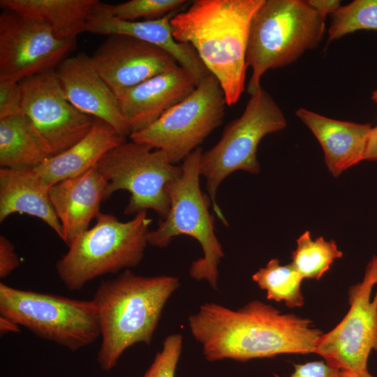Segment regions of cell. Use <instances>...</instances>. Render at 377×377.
Segmentation results:
<instances>
[{
	"label": "cell",
	"instance_id": "obj_18",
	"mask_svg": "<svg viewBox=\"0 0 377 377\" xmlns=\"http://www.w3.org/2000/svg\"><path fill=\"white\" fill-rule=\"evenodd\" d=\"M107 185L106 179L94 167L50 187V201L62 228L61 239L68 246L87 230L91 221L101 213Z\"/></svg>",
	"mask_w": 377,
	"mask_h": 377
},
{
	"label": "cell",
	"instance_id": "obj_6",
	"mask_svg": "<svg viewBox=\"0 0 377 377\" xmlns=\"http://www.w3.org/2000/svg\"><path fill=\"white\" fill-rule=\"evenodd\" d=\"M202 153V149L198 147L183 161L181 176L168 188L170 200L168 213L156 228L149 230L148 243L164 248L179 235L196 239L203 256L192 263L189 275L195 280L206 281L217 290L219 265L225 254L209 210L211 200L200 186Z\"/></svg>",
	"mask_w": 377,
	"mask_h": 377
},
{
	"label": "cell",
	"instance_id": "obj_14",
	"mask_svg": "<svg viewBox=\"0 0 377 377\" xmlns=\"http://www.w3.org/2000/svg\"><path fill=\"white\" fill-rule=\"evenodd\" d=\"M118 98L124 91L179 66L161 48L126 35H110L90 57Z\"/></svg>",
	"mask_w": 377,
	"mask_h": 377
},
{
	"label": "cell",
	"instance_id": "obj_26",
	"mask_svg": "<svg viewBox=\"0 0 377 377\" xmlns=\"http://www.w3.org/2000/svg\"><path fill=\"white\" fill-rule=\"evenodd\" d=\"M331 16L328 42L360 30L377 31V0H355Z\"/></svg>",
	"mask_w": 377,
	"mask_h": 377
},
{
	"label": "cell",
	"instance_id": "obj_31",
	"mask_svg": "<svg viewBox=\"0 0 377 377\" xmlns=\"http://www.w3.org/2000/svg\"><path fill=\"white\" fill-rule=\"evenodd\" d=\"M20 266L14 244L5 236H0V278L5 279Z\"/></svg>",
	"mask_w": 377,
	"mask_h": 377
},
{
	"label": "cell",
	"instance_id": "obj_32",
	"mask_svg": "<svg viewBox=\"0 0 377 377\" xmlns=\"http://www.w3.org/2000/svg\"><path fill=\"white\" fill-rule=\"evenodd\" d=\"M308 5L325 19L328 15H332L340 6L339 0H308Z\"/></svg>",
	"mask_w": 377,
	"mask_h": 377
},
{
	"label": "cell",
	"instance_id": "obj_11",
	"mask_svg": "<svg viewBox=\"0 0 377 377\" xmlns=\"http://www.w3.org/2000/svg\"><path fill=\"white\" fill-rule=\"evenodd\" d=\"M19 82L21 114L52 156L68 149L89 133L94 118L81 112L69 102L54 70Z\"/></svg>",
	"mask_w": 377,
	"mask_h": 377
},
{
	"label": "cell",
	"instance_id": "obj_29",
	"mask_svg": "<svg viewBox=\"0 0 377 377\" xmlns=\"http://www.w3.org/2000/svg\"><path fill=\"white\" fill-rule=\"evenodd\" d=\"M20 82L0 80V119L21 114Z\"/></svg>",
	"mask_w": 377,
	"mask_h": 377
},
{
	"label": "cell",
	"instance_id": "obj_1",
	"mask_svg": "<svg viewBox=\"0 0 377 377\" xmlns=\"http://www.w3.org/2000/svg\"><path fill=\"white\" fill-rule=\"evenodd\" d=\"M188 327L210 362L315 353L323 335L310 320L283 314L260 300L237 310L205 303L189 316Z\"/></svg>",
	"mask_w": 377,
	"mask_h": 377
},
{
	"label": "cell",
	"instance_id": "obj_34",
	"mask_svg": "<svg viewBox=\"0 0 377 377\" xmlns=\"http://www.w3.org/2000/svg\"><path fill=\"white\" fill-rule=\"evenodd\" d=\"M0 331L1 334H6L10 332H20V325L13 320L4 317L0 316Z\"/></svg>",
	"mask_w": 377,
	"mask_h": 377
},
{
	"label": "cell",
	"instance_id": "obj_22",
	"mask_svg": "<svg viewBox=\"0 0 377 377\" xmlns=\"http://www.w3.org/2000/svg\"><path fill=\"white\" fill-rule=\"evenodd\" d=\"M97 0H1L0 6L48 26L59 38L75 40L86 31Z\"/></svg>",
	"mask_w": 377,
	"mask_h": 377
},
{
	"label": "cell",
	"instance_id": "obj_21",
	"mask_svg": "<svg viewBox=\"0 0 377 377\" xmlns=\"http://www.w3.org/2000/svg\"><path fill=\"white\" fill-rule=\"evenodd\" d=\"M50 188L34 169H0V222L15 213L45 222L61 239V223L50 198Z\"/></svg>",
	"mask_w": 377,
	"mask_h": 377
},
{
	"label": "cell",
	"instance_id": "obj_5",
	"mask_svg": "<svg viewBox=\"0 0 377 377\" xmlns=\"http://www.w3.org/2000/svg\"><path fill=\"white\" fill-rule=\"evenodd\" d=\"M325 20L306 1L264 0L249 29L246 64L252 74L247 92L261 87L268 70L288 65L316 47L324 36Z\"/></svg>",
	"mask_w": 377,
	"mask_h": 377
},
{
	"label": "cell",
	"instance_id": "obj_3",
	"mask_svg": "<svg viewBox=\"0 0 377 377\" xmlns=\"http://www.w3.org/2000/svg\"><path fill=\"white\" fill-rule=\"evenodd\" d=\"M179 285L176 276H144L129 269L100 283L92 300L100 323L97 361L102 370L112 369L135 343H151L163 309Z\"/></svg>",
	"mask_w": 377,
	"mask_h": 377
},
{
	"label": "cell",
	"instance_id": "obj_33",
	"mask_svg": "<svg viewBox=\"0 0 377 377\" xmlns=\"http://www.w3.org/2000/svg\"><path fill=\"white\" fill-rule=\"evenodd\" d=\"M364 160L377 161V126L373 127L369 135Z\"/></svg>",
	"mask_w": 377,
	"mask_h": 377
},
{
	"label": "cell",
	"instance_id": "obj_17",
	"mask_svg": "<svg viewBox=\"0 0 377 377\" xmlns=\"http://www.w3.org/2000/svg\"><path fill=\"white\" fill-rule=\"evenodd\" d=\"M197 85L193 77L177 66L124 91L117 98L131 134L155 122Z\"/></svg>",
	"mask_w": 377,
	"mask_h": 377
},
{
	"label": "cell",
	"instance_id": "obj_12",
	"mask_svg": "<svg viewBox=\"0 0 377 377\" xmlns=\"http://www.w3.org/2000/svg\"><path fill=\"white\" fill-rule=\"evenodd\" d=\"M75 40L58 38L47 25L4 10L0 15V80L20 82L55 70Z\"/></svg>",
	"mask_w": 377,
	"mask_h": 377
},
{
	"label": "cell",
	"instance_id": "obj_2",
	"mask_svg": "<svg viewBox=\"0 0 377 377\" xmlns=\"http://www.w3.org/2000/svg\"><path fill=\"white\" fill-rule=\"evenodd\" d=\"M264 0H195L172 16L174 38L190 44L219 81L227 105L244 90L246 51L252 18Z\"/></svg>",
	"mask_w": 377,
	"mask_h": 377
},
{
	"label": "cell",
	"instance_id": "obj_9",
	"mask_svg": "<svg viewBox=\"0 0 377 377\" xmlns=\"http://www.w3.org/2000/svg\"><path fill=\"white\" fill-rule=\"evenodd\" d=\"M95 168L107 180L106 199L118 191L129 192L125 214L150 209L161 219L170 206L168 188L182 175V166L164 151L133 140L111 149Z\"/></svg>",
	"mask_w": 377,
	"mask_h": 377
},
{
	"label": "cell",
	"instance_id": "obj_25",
	"mask_svg": "<svg viewBox=\"0 0 377 377\" xmlns=\"http://www.w3.org/2000/svg\"><path fill=\"white\" fill-rule=\"evenodd\" d=\"M342 256L334 241H326L322 237L313 239L307 230L297 239L291 263L303 279L318 280L330 269L334 260Z\"/></svg>",
	"mask_w": 377,
	"mask_h": 377
},
{
	"label": "cell",
	"instance_id": "obj_16",
	"mask_svg": "<svg viewBox=\"0 0 377 377\" xmlns=\"http://www.w3.org/2000/svg\"><path fill=\"white\" fill-rule=\"evenodd\" d=\"M173 15L171 13L156 20H124L111 15L103 3L98 1L87 20L86 31L106 36H129L155 45L172 56L198 84L211 73L190 44L174 38L170 25Z\"/></svg>",
	"mask_w": 377,
	"mask_h": 377
},
{
	"label": "cell",
	"instance_id": "obj_35",
	"mask_svg": "<svg viewBox=\"0 0 377 377\" xmlns=\"http://www.w3.org/2000/svg\"><path fill=\"white\" fill-rule=\"evenodd\" d=\"M365 272L371 276L374 284H377V256L374 257L368 264Z\"/></svg>",
	"mask_w": 377,
	"mask_h": 377
},
{
	"label": "cell",
	"instance_id": "obj_28",
	"mask_svg": "<svg viewBox=\"0 0 377 377\" xmlns=\"http://www.w3.org/2000/svg\"><path fill=\"white\" fill-rule=\"evenodd\" d=\"M183 337L180 334H170L163 342L162 350L142 377H175L182 353Z\"/></svg>",
	"mask_w": 377,
	"mask_h": 377
},
{
	"label": "cell",
	"instance_id": "obj_27",
	"mask_svg": "<svg viewBox=\"0 0 377 377\" xmlns=\"http://www.w3.org/2000/svg\"><path fill=\"white\" fill-rule=\"evenodd\" d=\"M184 0H131L117 4L103 3L105 8L113 16L124 20L138 21L161 18L186 4Z\"/></svg>",
	"mask_w": 377,
	"mask_h": 377
},
{
	"label": "cell",
	"instance_id": "obj_15",
	"mask_svg": "<svg viewBox=\"0 0 377 377\" xmlns=\"http://www.w3.org/2000/svg\"><path fill=\"white\" fill-rule=\"evenodd\" d=\"M69 102L79 111L102 120L121 135L131 134L117 97L84 53L64 59L54 70Z\"/></svg>",
	"mask_w": 377,
	"mask_h": 377
},
{
	"label": "cell",
	"instance_id": "obj_24",
	"mask_svg": "<svg viewBox=\"0 0 377 377\" xmlns=\"http://www.w3.org/2000/svg\"><path fill=\"white\" fill-rule=\"evenodd\" d=\"M303 279L292 263L282 265L276 258L271 259L252 276V280L266 291L268 300L283 302L289 308L304 305L301 290Z\"/></svg>",
	"mask_w": 377,
	"mask_h": 377
},
{
	"label": "cell",
	"instance_id": "obj_19",
	"mask_svg": "<svg viewBox=\"0 0 377 377\" xmlns=\"http://www.w3.org/2000/svg\"><path fill=\"white\" fill-rule=\"evenodd\" d=\"M295 114L319 142L325 164L334 177L364 161L373 128L370 124L337 120L303 108Z\"/></svg>",
	"mask_w": 377,
	"mask_h": 377
},
{
	"label": "cell",
	"instance_id": "obj_10",
	"mask_svg": "<svg viewBox=\"0 0 377 377\" xmlns=\"http://www.w3.org/2000/svg\"><path fill=\"white\" fill-rule=\"evenodd\" d=\"M226 105L219 81L210 74L155 122L129 136L133 141L162 150L175 164L198 148L220 126Z\"/></svg>",
	"mask_w": 377,
	"mask_h": 377
},
{
	"label": "cell",
	"instance_id": "obj_4",
	"mask_svg": "<svg viewBox=\"0 0 377 377\" xmlns=\"http://www.w3.org/2000/svg\"><path fill=\"white\" fill-rule=\"evenodd\" d=\"M151 221L147 212L128 221L101 212L95 224L80 234L57 262L56 271L64 286L79 290L97 277L136 267L149 244Z\"/></svg>",
	"mask_w": 377,
	"mask_h": 377
},
{
	"label": "cell",
	"instance_id": "obj_36",
	"mask_svg": "<svg viewBox=\"0 0 377 377\" xmlns=\"http://www.w3.org/2000/svg\"><path fill=\"white\" fill-rule=\"evenodd\" d=\"M341 377H374L368 369L362 371H341Z\"/></svg>",
	"mask_w": 377,
	"mask_h": 377
},
{
	"label": "cell",
	"instance_id": "obj_7",
	"mask_svg": "<svg viewBox=\"0 0 377 377\" xmlns=\"http://www.w3.org/2000/svg\"><path fill=\"white\" fill-rule=\"evenodd\" d=\"M250 96L242 114L226 126L220 140L202 153L200 161V173L206 179L213 210L225 226L228 221L216 202L219 186L238 170L258 173L259 143L265 135L280 131L287 125L282 110L262 87Z\"/></svg>",
	"mask_w": 377,
	"mask_h": 377
},
{
	"label": "cell",
	"instance_id": "obj_30",
	"mask_svg": "<svg viewBox=\"0 0 377 377\" xmlns=\"http://www.w3.org/2000/svg\"><path fill=\"white\" fill-rule=\"evenodd\" d=\"M341 370L325 361H312L294 364V371L290 377H341Z\"/></svg>",
	"mask_w": 377,
	"mask_h": 377
},
{
	"label": "cell",
	"instance_id": "obj_23",
	"mask_svg": "<svg viewBox=\"0 0 377 377\" xmlns=\"http://www.w3.org/2000/svg\"><path fill=\"white\" fill-rule=\"evenodd\" d=\"M51 156L23 114L0 119L1 168L34 169Z\"/></svg>",
	"mask_w": 377,
	"mask_h": 377
},
{
	"label": "cell",
	"instance_id": "obj_20",
	"mask_svg": "<svg viewBox=\"0 0 377 377\" xmlns=\"http://www.w3.org/2000/svg\"><path fill=\"white\" fill-rule=\"evenodd\" d=\"M124 138L106 122L94 119L92 127L84 138L34 170L51 187L94 168L108 151L124 143Z\"/></svg>",
	"mask_w": 377,
	"mask_h": 377
},
{
	"label": "cell",
	"instance_id": "obj_37",
	"mask_svg": "<svg viewBox=\"0 0 377 377\" xmlns=\"http://www.w3.org/2000/svg\"><path fill=\"white\" fill-rule=\"evenodd\" d=\"M371 99L377 104V88L372 92Z\"/></svg>",
	"mask_w": 377,
	"mask_h": 377
},
{
	"label": "cell",
	"instance_id": "obj_8",
	"mask_svg": "<svg viewBox=\"0 0 377 377\" xmlns=\"http://www.w3.org/2000/svg\"><path fill=\"white\" fill-rule=\"evenodd\" d=\"M0 314L40 338L71 351L88 346L101 337L93 300L71 299L1 283Z\"/></svg>",
	"mask_w": 377,
	"mask_h": 377
},
{
	"label": "cell",
	"instance_id": "obj_13",
	"mask_svg": "<svg viewBox=\"0 0 377 377\" xmlns=\"http://www.w3.org/2000/svg\"><path fill=\"white\" fill-rule=\"evenodd\" d=\"M374 285L365 272L363 281L348 290L346 315L319 339L315 353L331 367L341 371L367 369L371 352L377 353V291L371 297Z\"/></svg>",
	"mask_w": 377,
	"mask_h": 377
}]
</instances>
